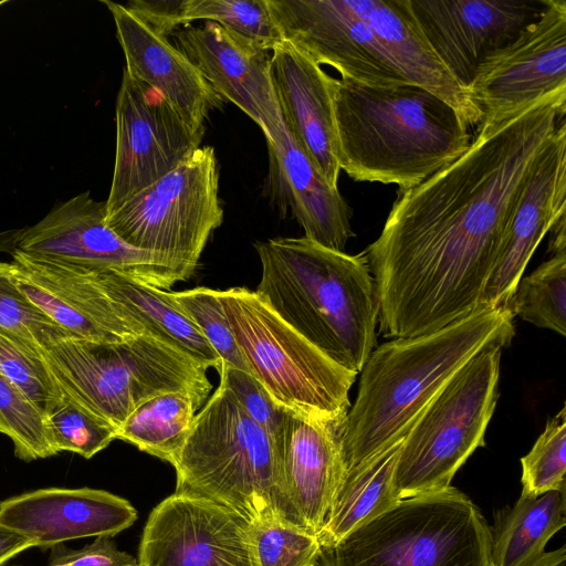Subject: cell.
<instances>
[{
    "label": "cell",
    "mask_w": 566,
    "mask_h": 566,
    "mask_svg": "<svg viewBox=\"0 0 566 566\" xmlns=\"http://www.w3.org/2000/svg\"><path fill=\"white\" fill-rule=\"evenodd\" d=\"M268 189L271 199L289 209L304 237L331 250L344 252L354 237L352 208L338 188L332 187L290 136L284 123L266 139Z\"/></svg>",
    "instance_id": "obj_23"
},
{
    "label": "cell",
    "mask_w": 566,
    "mask_h": 566,
    "mask_svg": "<svg viewBox=\"0 0 566 566\" xmlns=\"http://www.w3.org/2000/svg\"><path fill=\"white\" fill-rule=\"evenodd\" d=\"M521 495L566 491V408L549 418L531 451L521 458Z\"/></svg>",
    "instance_id": "obj_33"
},
{
    "label": "cell",
    "mask_w": 566,
    "mask_h": 566,
    "mask_svg": "<svg viewBox=\"0 0 566 566\" xmlns=\"http://www.w3.org/2000/svg\"><path fill=\"white\" fill-rule=\"evenodd\" d=\"M7 1L0 0V6L4 4Z\"/></svg>",
    "instance_id": "obj_45"
},
{
    "label": "cell",
    "mask_w": 566,
    "mask_h": 566,
    "mask_svg": "<svg viewBox=\"0 0 566 566\" xmlns=\"http://www.w3.org/2000/svg\"><path fill=\"white\" fill-rule=\"evenodd\" d=\"M271 77L290 136L325 180L338 188L334 77L284 40L271 51Z\"/></svg>",
    "instance_id": "obj_21"
},
{
    "label": "cell",
    "mask_w": 566,
    "mask_h": 566,
    "mask_svg": "<svg viewBox=\"0 0 566 566\" xmlns=\"http://www.w3.org/2000/svg\"><path fill=\"white\" fill-rule=\"evenodd\" d=\"M113 15L117 40L125 55V71L154 90L195 129L223 98L189 59L168 39L132 14L124 4L102 1Z\"/></svg>",
    "instance_id": "obj_22"
},
{
    "label": "cell",
    "mask_w": 566,
    "mask_h": 566,
    "mask_svg": "<svg viewBox=\"0 0 566 566\" xmlns=\"http://www.w3.org/2000/svg\"><path fill=\"white\" fill-rule=\"evenodd\" d=\"M172 300L211 345L222 365L249 373L219 298V290L200 286L172 292Z\"/></svg>",
    "instance_id": "obj_35"
},
{
    "label": "cell",
    "mask_w": 566,
    "mask_h": 566,
    "mask_svg": "<svg viewBox=\"0 0 566 566\" xmlns=\"http://www.w3.org/2000/svg\"><path fill=\"white\" fill-rule=\"evenodd\" d=\"M566 213V123L558 125L517 196L480 306H507L535 249Z\"/></svg>",
    "instance_id": "obj_17"
},
{
    "label": "cell",
    "mask_w": 566,
    "mask_h": 566,
    "mask_svg": "<svg viewBox=\"0 0 566 566\" xmlns=\"http://www.w3.org/2000/svg\"><path fill=\"white\" fill-rule=\"evenodd\" d=\"M468 90L484 120L566 91V0H544L541 13L479 65Z\"/></svg>",
    "instance_id": "obj_14"
},
{
    "label": "cell",
    "mask_w": 566,
    "mask_h": 566,
    "mask_svg": "<svg viewBox=\"0 0 566 566\" xmlns=\"http://www.w3.org/2000/svg\"><path fill=\"white\" fill-rule=\"evenodd\" d=\"M507 306H481L428 334L398 337L371 352L346 418L347 470L402 439L427 405L478 353L514 337Z\"/></svg>",
    "instance_id": "obj_3"
},
{
    "label": "cell",
    "mask_w": 566,
    "mask_h": 566,
    "mask_svg": "<svg viewBox=\"0 0 566 566\" xmlns=\"http://www.w3.org/2000/svg\"><path fill=\"white\" fill-rule=\"evenodd\" d=\"M250 526L255 566H317L322 546L316 535L280 521Z\"/></svg>",
    "instance_id": "obj_34"
},
{
    "label": "cell",
    "mask_w": 566,
    "mask_h": 566,
    "mask_svg": "<svg viewBox=\"0 0 566 566\" xmlns=\"http://www.w3.org/2000/svg\"><path fill=\"white\" fill-rule=\"evenodd\" d=\"M0 328L36 345H45L72 334L55 324L20 292L12 279L11 263L2 261H0Z\"/></svg>",
    "instance_id": "obj_37"
},
{
    "label": "cell",
    "mask_w": 566,
    "mask_h": 566,
    "mask_svg": "<svg viewBox=\"0 0 566 566\" xmlns=\"http://www.w3.org/2000/svg\"><path fill=\"white\" fill-rule=\"evenodd\" d=\"M503 347L470 359L419 415L403 438L394 483L400 500L451 486L457 471L485 446L499 398Z\"/></svg>",
    "instance_id": "obj_10"
},
{
    "label": "cell",
    "mask_w": 566,
    "mask_h": 566,
    "mask_svg": "<svg viewBox=\"0 0 566 566\" xmlns=\"http://www.w3.org/2000/svg\"><path fill=\"white\" fill-rule=\"evenodd\" d=\"M30 548L33 546L28 539L0 526V566Z\"/></svg>",
    "instance_id": "obj_42"
},
{
    "label": "cell",
    "mask_w": 566,
    "mask_h": 566,
    "mask_svg": "<svg viewBox=\"0 0 566 566\" xmlns=\"http://www.w3.org/2000/svg\"><path fill=\"white\" fill-rule=\"evenodd\" d=\"M222 221L219 167L211 146L198 147L170 172L106 214V224L125 243L166 258L190 276Z\"/></svg>",
    "instance_id": "obj_11"
},
{
    "label": "cell",
    "mask_w": 566,
    "mask_h": 566,
    "mask_svg": "<svg viewBox=\"0 0 566 566\" xmlns=\"http://www.w3.org/2000/svg\"><path fill=\"white\" fill-rule=\"evenodd\" d=\"M347 412L285 413L281 442L284 481L305 528L316 536L347 471L343 452Z\"/></svg>",
    "instance_id": "obj_20"
},
{
    "label": "cell",
    "mask_w": 566,
    "mask_h": 566,
    "mask_svg": "<svg viewBox=\"0 0 566 566\" xmlns=\"http://www.w3.org/2000/svg\"><path fill=\"white\" fill-rule=\"evenodd\" d=\"M565 114L557 91L483 119L465 153L399 191L365 250L384 337L432 333L481 307L517 196Z\"/></svg>",
    "instance_id": "obj_1"
},
{
    "label": "cell",
    "mask_w": 566,
    "mask_h": 566,
    "mask_svg": "<svg viewBox=\"0 0 566 566\" xmlns=\"http://www.w3.org/2000/svg\"><path fill=\"white\" fill-rule=\"evenodd\" d=\"M255 293L340 367L359 374L376 346L378 300L365 252L350 255L305 237L254 244Z\"/></svg>",
    "instance_id": "obj_5"
},
{
    "label": "cell",
    "mask_w": 566,
    "mask_h": 566,
    "mask_svg": "<svg viewBox=\"0 0 566 566\" xmlns=\"http://www.w3.org/2000/svg\"><path fill=\"white\" fill-rule=\"evenodd\" d=\"M203 401L189 392L156 396L138 406L116 431V439L175 463Z\"/></svg>",
    "instance_id": "obj_28"
},
{
    "label": "cell",
    "mask_w": 566,
    "mask_h": 566,
    "mask_svg": "<svg viewBox=\"0 0 566 566\" xmlns=\"http://www.w3.org/2000/svg\"><path fill=\"white\" fill-rule=\"evenodd\" d=\"M186 3L187 0H133L125 8L167 38L186 27Z\"/></svg>",
    "instance_id": "obj_41"
},
{
    "label": "cell",
    "mask_w": 566,
    "mask_h": 566,
    "mask_svg": "<svg viewBox=\"0 0 566 566\" xmlns=\"http://www.w3.org/2000/svg\"><path fill=\"white\" fill-rule=\"evenodd\" d=\"M549 251L554 253L566 251V219L563 217L553 228Z\"/></svg>",
    "instance_id": "obj_43"
},
{
    "label": "cell",
    "mask_w": 566,
    "mask_h": 566,
    "mask_svg": "<svg viewBox=\"0 0 566 566\" xmlns=\"http://www.w3.org/2000/svg\"><path fill=\"white\" fill-rule=\"evenodd\" d=\"M282 39L342 78L390 87L419 85L468 127L483 112L434 54L408 0H268Z\"/></svg>",
    "instance_id": "obj_2"
},
{
    "label": "cell",
    "mask_w": 566,
    "mask_h": 566,
    "mask_svg": "<svg viewBox=\"0 0 566 566\" xmlns=\"http://www.w3.org/2000/svg\"><path fill=\"white\" fill-rule=\"evenodd\" d=\"M509 307L514 316L565 336L566 251L554 253L522 277Z\"/></svg>",
    "instance_id": "obj_29"
},
{
    "label": "cell",
    "mask_w": 566,
    "mask_h": 566,
    "mask_svg": "<svg viewBox=\"0 0 566 566\" xmlns=\"http://www.w3.org/2000/svg\"><path fill=\"white\" fill-rule=\"evenodd\" d=\"M88 271L111 300L140 323L148 334L220 370L219 356L174 302L172 292L142 284L115 271Z\"/></svg>",
    "instance_id": "obj_26"
},
{
    "label": "cell",
    "mask_w": 566,
    "mask_h": 566,
    "mask_svg": "<svg viewBox=\"0 0 566 566\" xmlns=\"http://www.w3.org/2000/svg\"><path fill=\"white\" fill-rule=\"evenodd\" d=\"M10 253L12 262L25 276L60 296L113 340L122 342L147 333L111 300L88 270L46 261L14 249Z\"/></svg>",
    "instance_id": "obj_27"
},
{
    "label": "cell",
    "mask_w": 566,
    "mask_h": 566,
    "mask_svg": "<svg viewBox=\"0 0 566 566\" xmlns=\"http://www.w3.org/2000/svg\"><path fill=\"white\" fill-rule=\"evenodd\" d=\"M205 130L188 125L158 91L124 70L116 99V151L106 214L200 147Z\"/></svg>",
    "instance_id": "obj_13"
},
{
    "label": "cell",
    "mask_w": 566,
    "mask_h": 566,
    "mask_svg": "<svg viewBox=\"0 0 566 566\" xmlns=\"http://www.w3.org/2000/svg\"><path fill=\"white\" fill-rule=\"evenodd\" d=\"M317 566H494L490 525L465 493L449 486L400 500L322 548Z\"/></svg>",
    "instance_id": "obj_8"
},
{
    "label": "cell",
    "mask_w": 566,
    "mask_h": 566,
    "mask_svg": "<svg viewBox=\"0 0 566 566\" xmlns=\"http://www.w3.org/2000/svg\"><path fill=\"white\" fill-rule=\"evenodd\" d=\"M185 19L216 22L266 51L283 41L268 0H187Z\"/></svg>",
    "instance_id": "obj_31"
},
{
    "label": "cell",
    "mask_w": 566,
    "mask_h": 566,
    "mask_svg": "<svg viewBox=\"0 0 566 566\" xmlns=\"http://www.w3.org/2000/svg\"><path fill=\"white\" fill-rule=\"evenodd\" d=\"M10 263L12 279L17 287L36 308L49 316L55 324L73 335L91 342H115L92 321L74 310L60 296L33 282L25 276L13 262Z\"/></svg>",
    "instance_id": "obj_39"
},
{
    "label": "cell",
    "mask_w": 566,
    "mask_h": 566,
    "mask_svg": "<svg viewBox=\"0 0 566 566\" xmlns=\"http://www.w3.org/2000/svg\"><path fill=\"white\" fill-rule=\"evenodd\" d=\"M172 35L217 94L259 125L265 139L274 137L283 120L271 77V51L212 21L182 27Z\"/></svg>",
    "instance_id": "obj_18"
},
{
    "label": "cell",
    "mask_w": 566,
    "mask_h": 566,
    "mask_svg": "<svg viewBox=\"0 0 566 566\" xmlns=\"http://www.w3.org/2000/svg\"><path fill=\"white\" fill-rule=\"evenodd\" d=\"M44 420L55 451L91 459L116 439V429L62 391L44 408Z\"/></svg>",
    "instance_id": "obj_30"
},
{
    "label": "cell",
    "mask_w": 566,
    "mask_h": 566,
    "mask_svg": "<svg viewBox=\"0 0 566 566\" xmlns=\"http://www.w3.org/2000/svg\"><path fill=\"white\" fill-rule=\"evenodd\" d=\"M408 1L426 41L465 90L479 65L517 35L544 7V0Z\"/></svg>",
    "instance_id": "obj_16"
},
{
    "label": "cell",
    "mask_w": 566,
    "mask_h": 566,
    "mask_svg": "<svg viewBox=\"0 0 566 566\" xmlns=\"http://www.w3.org/2000/svg\"><path fill=\"white\" fill-rule=\"evenodd\" d=\"M490 526L494 566H563L565 545L546 552L552 536L566 525V491L537 497L520 495L513 506L497 510Z\"/></svg>",
    "instance_id": "obj_24"
},
{
    "label": "cell",
    "mask_w": 566,
    "mask_h": 566,
    "mask_svg": "<svg viewBox=\"0 0 566 566\" xmlns=\"http://www.w3.org/2000/svg\"><path fill=\"white\" fill-rule=\"evenodd\" d=\"M49 563L65 566H137V559L119 551L109 536H97L77 549L62 544L53 546Z\"/></svg>",
    "instance_id": "obj_40"
},
{
    "label": "cell",
    "mask_w": 566,
    "mask_h": 566,
    "mask_svg": "<svg viewBox=\"0 0 566 566\" xmlns=\"http://www.w3.org/2000/svg\"><path fill=\"white\" fill-rule=\"evenodd\" d=\"M14 250L87 270H109L168 290L190 275L166 258L125 243L106 224L105 201L90 191L56 203L33 226L17 231Z\"/></svg>",
    "instance_id": "obj_12"
},
{
    "label": "cell",
    "mask_w": 566,
    "mask_h": 566,
    "mask_svg": "<svg viewBox=\"0 0 566 566\" xmlns=\"http://www.w3.org/2000/svg\"><path fill=\"white\" fill-rule=\"evenodd\" d=\"M11 566H22V565H11ZM48 566H65L63 564H52V563H49Z\"/></svg>",
    "instance_id": "obj_44"
},
{
    "label": "cell",
    "mask_w": 566,
    "mask_h": 566,
    "mask_svg": "<svg viewBox=\"0 0 566 566\" xmlns=\"http://www.w3.org/2000/svg\"><path fill=\"white\" fill-rule=\"evenodd\" d=\"M136 518L137 511L126 499L91 488L39 489L0 502V526L40 548L85 537H112Z\"/></svg>",
    "instance_id": "obj_19"
},
{
    "label": "cell",
    "mask_w": 566,
    "mask_h": 566,
    "mask_svg": "<svg viewBox=\"0 0 566 566\" xmlns=\"http://www.w3.org/2000/svg\"><path fill=\"white\" fill-rule=\"evenodd\" d=\"M137 566H255L250 523L213 501L174 492L148 516Z\"/></svg>",
    "instance_id": "obj_15"
},
{
    "label": "cell",
    "mask_w": 566,
    "mask_h": 566,
    "mask_svg": "<svg viewBox=\"0 0 566 566\" xmlns=\"http://www.w3.org/2000/svg\"><path fill=\"white\" fill-rule=\"evenodd\" d=\"M0 373L40 408L62 390L40 357L35 344L0 328Z\"/></svg>",
    "instance_id": "obj_36"
},
{
    "label": "cell",
    "mask_w": 566,
    "mask_h": 566,
    "mask_svg": "<svg viewBox=\"0 0 566 566\" xmlns=\"http://www.w3.org/2000/svg\"><path fill=\"white\" fill-rule=\"evenodd\" d=\"M0 432L12 440L14 454L20 460L29 462L57 453L50 440L43 409L1 373Z\"/></svg>",
    "instance_id": "obj_32"
},
{
    "label": "cell",
    "mask_w": 566,
    "mask_h": 566,
    "mask_svg": "<svg viewBox=\"0 0 566 566\" xmlns=\"http://www.w3.org/2000/svg\"><path fill=\"white\" fill-rule=\"evenodd\" d=\"M337 160L355 181L413 188L459 158L469 127L432 92L416 85L333 81Z\"/></svg>",
    "instance_id": "obj_4"
},
{
    "label": "cell",
    "mask_w": 566,
    "mask_h": 566,
    "mask_svg": "<svg viewBox=\"0 0 566 566\" xmlns=\"http://www.w3.org/2000/svg\"><path fill=\"white\" fill-rule=\"evenodd\" d=\"M403 438L346 471L317 534L322 548L336 545L400 502L394 475Z\"/></svg>",
    "instance_id": "obj_25"
},
{
    "label": "cell",
    "mask_w": 566,
    "mask_h": 566,
    "mask_svg": "<svg viewBox=\"0 0 566 566\" xmlns=\"http://www.w3.org/2000/svg\"><path fill=\"white\" fill-rule=\"evenodd\" d=\"M218 373L220 382L281 447L286 409L279 406L251 374L229 365H222Z\"/></svg>",
    "instance_id": "obj_38"
},
{
    "label": "cell",
    "mask_w": 566,
    "mask_h": 566,
    "mask_svg": "<svg viewBox=\"0 0 566 566\" xmlns=\"http://www.w3.org/2000/svg\"><path fill=\"white\" fill-rule=\"evenodd\" d=\"M172 467L176 493L213 501L249 523L280 521L307 531L286 489L281 447L221 382L195 416Z\"/></svg>",
    "instance_id": "obj_6"
},
{
    "label": "cell",
    "mask_w": 566,
    "mask_h": 566,
    "mask_svg": "<svg viewBox=\"0 0 566 566\" xmlns=\"http://www.w3.org/2000/svg\"><path fill=\"white\" fill-rule=\"evenodd\" d=\"M35 348L59 388L116 431L156 396L182 391L206 402L212 388L208 365L147 333L112 343L71 334Z\"/></svg>",
    "instance_id": "obj_7"
},
{
    "label": "cell",
    "mask_w": 566,
    "mask_h": 566,
    "mask_svg": "<svg viewBox=\"0 0 566 566\" xmlns=\"http://www.w3.org/2000/svg\"><path fill=\"white\" fill-rule=\"evenodd\" d=\"M249 373L282 408L321 416L349 410L358 374L332 361L245 287L219 291Z\"/></svg>",
    "instance_id": "obj_9"
}]
</instances>
